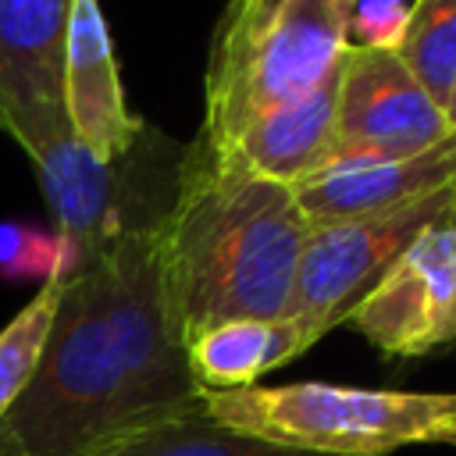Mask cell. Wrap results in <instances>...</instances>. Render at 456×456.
I'll list each match as a JSON object with an SVG mask.
<instances>
[{
    "label": "cell",
    "instance_id": "cell-11",
    "mask_svg": "<svg viewBox=\"0 0 456 456\" xmlns=\"http://www.w3.org/2000/svg\"><path fill=\"white\" fill-rule=\"evenodd\" d=\"M456 182V135L445 142L403 157V160H363L331 167L292 185V196L310 224H331L346 217H367L435 196Z\"/></svg>",
    "mask_w": 456,
    "mask_h": 456
},
{
    "label": "cell",
    "instance_id": "cell-10",
    "mask_svg": "<svg viewBox=\"0 0 456 456\" xmlns=\"http://www.w3.org/2000/svg\"><path fill=\"white\" fill-rule=\"evenodd\" d=\"M64 110L71 132L100 157L118 160L146 128L125 103L100 0H75L64 43Z\"/></svg>",
    "mask_w": 456,
    "mask_h": 456
},
{
    "label": "cell",
    "instance_id": "cell-19",
    "mask_svg": "<svg viewBox=\"0 0 456 456\" xmlns=\"http://www.w3.org/2000/svg\"><path fill=\"white\" fill-rule=\"evenodd\" d=\"M0 456H21V452H18V445L11 442V435L4 431V424H0Z\"/></svg>",
    "mask_w": 456,
    "mask_h": 456
},
{
    "label": "cell",
    "instance_id": "cell-16",
    "mask_svg": "<svg viewBox=\"0 0 456 456\" xmlns=\"http://www.w3.org/2000/svg\"><path fill=\"white\" fill-rule=\"evenodd\" d=\"M64 281H46L39 285V292L7 321V328L0 331V420L7 417V410L21 399V392L32 385L53 317H57V303H61Z\"/></svg>",
    "mask_w": 456,
    "mask_h": 456
},
{
    "label": "cell",
    "instance_id": "cell-7",
    "mask_svg": "<svg viewBox=\"0 0 456 456\" xmlns=\"http://www.w3.org/2000/svg\"><path fill=\"white\" fill-rule=\"evenodd\" d=\"M449 135L445 110L424 93L395 50H346L338 68L335 142L324 171L363 160L417 157Z\"/></svg>",
    "mask_w": 456,
    "mask_h": 456
},
{
    "label": "cell",
    "instance_id": "cell-18",
    "mask_svg": "<svg viewBox=\"0 0 456 456\" xmlns=\"http://www.w3.org/2000/svg\"><path fill=\"white\" fill-rule=\"evenodd\" d=\"M410 0H353L349 14V46L395 50L406 28Z\"/></svg>",
    "mask_w": 456,
    "mask_h": 456
},
{
    "label": "cell",
    "instance_id": "cell-13",
    "mask_svg": "<svg viewBox=\"0 0 456 456\" xmlns=\"http://www.w3.org/2000/svg\"><path fill=\"white\" fill-rule=\"evenodd\" d=\"M314 338L292 321H224L185 342L192 378L203 392H232L256 385L267 370L306 353Z\"/></svg>",
    "mask_w": 456,
    "mask_h": 456
},
{
    "label": "cell",
    "instance_id": "cell-15",
    "mask_svg": "<svg viewBox=\"0 0 456 456\" xmlns=\"http://www.w3.org/2000/svg\"><path fill=\"white\" fill-rule=\"evenodd\" d=\"M395 53L445 110L456 86V0H413Z\"/></svg>",
    "mask_w": 456,
    "mask_h": 456
},
{
    "label": "cell",
    "instance_id": "cell-9",
    "mask_svg": "<svg viewBox=\"0 0 456 456\" xmlns=\"http://www.w3.org/2000/svg\"><path fill=\"white\" fill-rule=\"evenodd\" d=\"M75 0H0V128L32 150L71 128L64 110V43Z\"/></svg>",
    "mask_w": 456,
    "mask_h": 456
},
{
    "label": "cell",
    "instance_id": "cell-4",
    "mask_svg": "<svg viewBox=\"0 0 456 456\" xmlns=\"http://www.w3.org/2000/svg\"><path fill=\"white\" fill-rule=\"evenodd\" d=\"M207 413L235 431L321 456H388L456 442V392H403L331 381L207 392Z\"/></svg>",
    "mask_w": 456,
    "mask_h": 456
},
{
    "label": "cell",
    "instance_id": "cell-1",
    "mask_svg": "<svg viewBox=\"0 0 456 456\" xmlns=\"http://www.w3.org/2000/svg\"><path fill=\"white\" fill-rule=\"evenodd\" d=\"M203 410L207 392L167 303L157 232H146L64 278L39 370L0 424L21 456H96Z\"/></svg>",
    "mask_w": 456,
    "mask_h": 456
},
{
    "label": "cell",
    "instance_id": "cell-5",
    "mask_svg": "<svg viewBox=\"0 0 456 456\" xmlns=\"http://www.w3.org/2000/svg\"><path fill=\"white\" fill-rule=\"evenodd\" d=\"M25 153L53 210V228L78 249L86 267L121 239L157 232L167 221L185 146L146 125L128 153L100 160L71 128H61Z\"/></svg>",
    "mask_w": 456,
    "mask_h": 456
},
{
    "label": "cell",
    "instance_id": "cell-12",
    "mask_svg": "<svg viewBox=\"0 0 456 456\" xmlns=\"http://www.w3.org/2000/svg\"><path fill=\"white\" fill-rule=\"evenodd\" d=\"M335 103H338V71L328 75L306 96L289 100L267 110L264 118H256L235 142L232 157L246 164L253 175L289 189L321 175L335 142Z\"/></svg>",
    "mask_w": 456,
    "mask_h": 456
},
{
    "label": "cell",
    "instance_id": "cell-21",
    "mask_svg": "<svg viewBox=\"0 0 456 456\" xmlns=\"http://www.w3.org/2000/svg\"><path fill=\"white\" fill-rule=\"evenodd\" d=\"M449 224L456 228V196H452V207H449Z\"/></svg>",
    "mask_w": 456,
    "mask_h": 456
},
{
    "label": "cell",
    "instance_id": "cell-8",
    "mask_svg": "<svg viewBox=\"0 0 456 456\" xmlns=\"http://www.w3.org/2000/svg\"><path fill=\"white\" fill-rule=\"evenodd\" d=\"M346 324L392 360L456 349V228L449 217L428 224L388 264Z\"/></svg>",
    "mask_w": 456,
    "mask_h": 456
},
{
    "label": "cell",
    "instance_id": "cell-20",
    "mask_svg": "<svg viewBox=\"0 0 456 456\" xmlns=\"http://www.w3.org/2000/svg\"><path fill=\"white\" fill-rule=\"evenodd\" d=\"M445 121H449V132L456 135V86H452V96H449V103H445Z\"/></svg>",
    "mask_w": 456,
    "mask_h": 456
},
{
    "label": "cell",
    "instance_id": "cell-17",
    "mask_svg": "<svg viewBox=\"0 0 456 456\" xmlns=\"http://www.w3.org/2000/svg\"><path fill=\"white\" fill-rule=\"evenodd\" d=\"M82 271L78 249L53 228L43 232L21 221H0V274L14 281H64Z\"/></svg>",
    "mask_w": 456,
    "mask_h": 456
},
{
    "label": "cell",
    "instance_id": "cell-3",
    "mask_svg": "<svg viewBox=\"0 0 456 456\" xmlns=\"http://www.w3.org/2000/svg\"><path fill=\"white\" fill-rule=\"evenodd\" d=\"M349 14L353 0H228L210 43L196 139L232 157L256 118L335 75L349 50Z\"/></svg>",
    "mask_w": 456,
    "mask_h": 456
},
{
    "label": "cell",
    "instance_id": "cell-6",
    "mask_svg": "<svg viewBox=\"0 0 456 456\" xmlns=\"http://www.w3.org/2000/svg\"><path fill=\"white\" fill-rule=\"evenodd\" d=\"M452 196H456V182L435 196H424L395 210L346 217L331 224H310L289 317L314 342L331 328L346 324L349 310L388 271V264L428 224L449 217Z\"/></svg>",
    "mask_w": 456,
    "mask_h": 456
},
{
    "label": "cell",
    "instance_id": "cell-2",
    "mask_svg": "<svg viewBox=\"0 0 456 456\" xmlns=\"http://www.w3.org/2000/svg\"><path fill=\"white\" fill-rule=\"evenodd\" d=\"M306 235L310 221L289 185L192 139L182 157L178 200L157 228L182 342L224 321L289 317Z\"/></svg>",
    "mask_w": 456,
    "mask_h": 456
},
{
    "label": "cell",
    "instance_id": "cell-14",
    "mask_svg": "<svg viewBox=\"0 0 456 456\" xmlns=\"http://www.w3.org/2000/svg\"><path fill=\"white\" fill-rule=\"evenodd\" d=\"M96 456H321L289 445L264 442L256 435L217 424L207 410L135 431Z\"/></svg>",
    "mask_w": 456,
    "mask_h": 456
}]
</instances>
